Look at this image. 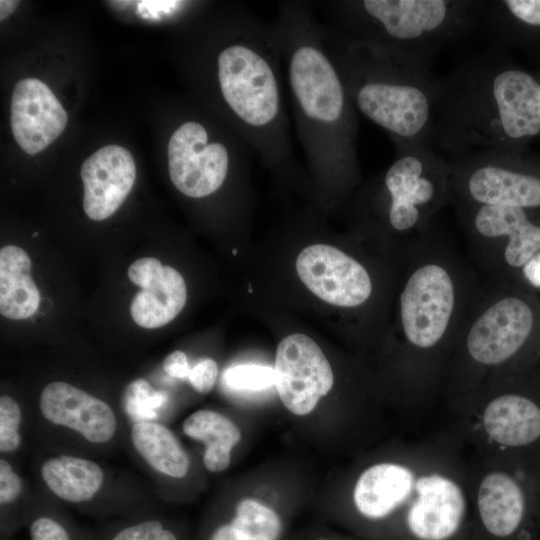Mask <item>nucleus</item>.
<instances>
[{
  "label": "nucleus",
  "instance_id": "34",
  "mask_svg": "<svg viewBox=\"0 0 540 540\" xmlns=\"http://www.w3.org/2000/svg\"><path fill=\"white\" fill-rule=\"evenodd\" d=\"M526 283L540 290V252L521 270Z\"/></svg>",
  "mask_w": 540,
  "mask_h": 540
},
{
  "label": "nucleus",
  "instance_id": "8",
  "mask_svg": "<svg viewBox=\"0 0 540 540\" xmlns=\"http://www.w3.org/2000/svg\"><path fill=\"white\" fill-rule=\"evenodd\" d=\"M214 132L206 123L188 119L169 138V177L186 197L202 199L213 195L232 174H245L249 158L254 155L233 127L218 136Z\"/></svg>",
  "mask_w": 540,
  "mask_h": 540
},
{
  "label": "nucleus",
  "instance_id": "16",
  "mask_svg": "<svg viewBox=\"0 0 540 540\" xmlns=\"http://www.w3.org/2000/svg\"><path fill=\"white\" fill-rule=\"evenodd\" d=\"M83 209L101 221L113 215L132 190L136 165L129 150L119 145L98 149L82 164Z\"/></svg>",
  "mask_w": 540,
  "mask_h": 540
},
{
  "label": "nucleus",
  "instance_id": "11",
  "mask_svg": "<svg viewBox=\"0 0 540 540\" xmlns=\"http://www.w3.org/2000/svg\"><path fill=\"white\" fill-rule=\"evenodd\" d=\"M275 386L283 405L293 414H309L334 383L330 363L317 343L302 333L285 337L275 357Z\"/></svg>",
  "mask_w": 540,
  "mask_h": 540
},
{
  "label": "nucleus",
  "instance_id": "27",
  "mask_svg": "<svg viewBox=\"0 0 540 540\" xmlns=\"http://www.w3.org/2000/svg\"><path fill=\"white\" fill-rule=\"evenodd\" d=\"M223 380L233 390L260 391L275 385L276 376L270 366L239 364L226 369Z\"/></svg>",
  "mask_w": 540,
  "mask_h": 540
},
{
  "label": "nucleus",
  "instance_id": "3",
  "mask_svg": "<svg viewBox=\"0 0 540 540\" xmlns=\"http://www.w3.org/2000/svg\"><path fill=\"white\" fill-rule=\"evenodd\" d=\"M220 28L211 76L220 109L263 163L277 172H293L282 59L272 23L244 6L229 12Z\"/></svg>",
  "mask_w": 540,
  "mask_h": 540
},
{
  "label": "nucleus",
  "instance_id": "12",
  "mask_svg": "<svg viewBox=\"0 0 540 540\" xmlns=\"http://www.w3.org/2000/svg\"><path fill=\"white\" fill-rule=\"evenodd\" d=\"M295 268L314 295L334 306L357 308L373 293L367 268L331 245L313 244L304 248L296 258Z\"/></svg>",
  "mask_w": 540,
  "mask_h": 540
},
{
  "label": "nucleus",
  "instance_id": "24",
  "mask_svg": "<svg viewBox=\"0 0 540 540\" xmlns=\"http://www.w3.org/2000/svg\"><path fill=\"white\" fill-rule=\"evenodd\" d=\"M134 447L148 464L160 473L182 478L189 469V458L177 438L165 426L141 421L131 430Z\"/></svg>",
  "mask_w": 540,
  "mask_h": 540
},
{
  "label": "nucleus",
  "instance_id": "36",
  "mask_svg": "<svg viewBox=\"0 0 540 540\" xmlns=\"http://www.w3.org/2000/svg\"><path fill=\"white\" fill-rule=\"evenodd\" d=\"M37 235H38V233H34V234H33V237H35V236H37Z\"/></svg>",
  "mask_w": 540,
  "mask_h": 540
},
{
  "label": "nucleus",
  "instance_id": "30",
  "mask_svg": "<svg viewBox=\"0 0 540 540\" xmlns=\"http://www.w3.org/2000/svg\"><path fill=\"white\" fill-rule=\"evenodd\" d=\"M29 533L31 540H74L68 527L47 515L35 517L29 525Z\"/></svg>",
  "mask_w": 540,
  "mask_h": 540
},
{
  "label": "nucleus",
  "instance_id": "25",
  "mask_svg": "<svg viewBox=\"0 0 540 540\" xmlns=\"http://www.w3.org/2000/svg\"><path fill=\"white\" fill-rule=\"evenodd\" d=\"M230 523L246 540H277L281 531L279 516L271 508L250 498L237 504Z\"/></svg>",
  "mask_w": 540,
  "mask_h": 540
},
{
  "label": "nucleus",
  "instance_id": "4",
  "mask_svg": "<svg viewBox=\"0 0 540 540\" xmlns=\"http://www.w3.org/2000/svg\"><path fill=\"white\" fill-rule=\"evenodd\" d=\"M322 37L356 112L384 130L395 149L431 145L437 93L431 65L330 25H322Z\"/></svg>",
  "mask_w": 540,
  "mask_h": 540
},
{
  "label": "nucleus",
  "instance_id": "29",
  "mask_svg": "<svg viewBox=\"0 0 540 540\" xmlns=\"http://www.w3.org/2000/svg\"><path fill=\"white\" fill-rule=\"evenodd\" d=\"M107 540H179V538L161 521L146 519L120 528Z\"/></svg>",
  "mask_w": 540,
  "mask_h": 540
},
{
  "label": "nucleus",
  "instance_id": "6",
  "mask_svg": "<svg viewBox=\"0 0 540 540\" xmlns=\"http://www.w3.org/2000/svg\"><path fill=\"white\" fill-rule=\"evenodd\" d=\"M371 207L388 230L411 241L451 203V168L431 145L395 149V159L372 187Z\"/></svg>",
  "mask_w": 540,
  "mask_h": 540
},
{
  "label": "nucleus",
  "instance_id": "15",
  "mask_svg": "<svg viewBox=\"0 0 540 540\" xmlns=\"http://www.w3.org/2000/svg\"><path fill=\"white\" fill-rule=\"evenodd\" d=\"M466 493L446 471L429 469L417 498L405 515L411 534L419 540H447L462 525Z\"/></svg>",
  "mask_w": 540,
  "mask_h": 540
},
{
  "label": "nucleus",
  "instance_id": "28",
  "mask_svg": "<svg viewBox=\"0 0 540 540\" xmlns=\"http://www.w3.org/2000/svg\"><path fill=\"white\" fill-rule=\"evenodd\" d=\"M21 421V411L18 403L7 395L0 398V450L11 452L20 445L18 428Z\"/></svg>",
  "mask_w": 540,
  "mask_h": 540
},
{
  "label": "nucleus",
  "instance_id": "21",
  "mask_svg": "<svg viewBox=\"0 0 540 540\" xmlns=\"http://www.w3.org/2000/svg\"><path fill=\"white\" fill-rule=\"evenodd\" d=\"M28 253L15 245L0 250V313L12 320L31 317L40 304V293L30 275Z\"/></svg>",
  "mask_w": 540,
  "mask_h": 540
},
{
  "label": "nucleus",
  "instance_id": "10",
  "mask_svg": "<svg viewBox=\"0 0 540 540\" xmlns=\"http://www.w3.org/2000/svg\"><path fill=\"white\" fill-rule=\"evenodd\" d=\"M448 161L451 203L540 210V169L521 162L518 151H485Z\"/></svg>",
  "mask_w": 540,
  "mask_h": 540
},
{
  "label": "nucleus",
  "instance_id": "37",
  "mask_svg": "<svg viewBox=\"0 0 540 540\" xmlns=\"http://www.w3.org/2000/svg\"><path fill=\"white\" fill-rule=\"evenodd\" d=\"M538 82H539V86H540V80H538Z\"/></svg>",
  "mask_w": 540,
  "mask_h": 540
},
{
  "label": "nucleus",
  "instance_id": "2",
  "mask_svg": "<svg viewBox=\"0 0 540 540\" xmlns=\"http://www.w3.org/2000/svg\"><path fill=\"white\" fill-rule=\"evenodd\" d=\"M540 133L538 80L492 45L437 79L430 142L449 160L518 151Z\"/></svg>",
  "mask_w": 540,
  "mask_h": 540
},
{
  "label": "nucleus",
  "instance_id": "33",
  "mask_svg": "<svg viewBox=\"0 0 540 540\" xmlns=\"http://www.w3.org/2000/svg\"><path fill=\"white\" fill-rule=\"evenodd\" d=\"M165 372L175 378H188L191 368L184 352L176 350L170 353L163 362Z\"/></svg>",
  "mask_w": 540,
  "mask_h": 540
},
{
  "label": "nucleus",
  "instance_id": "17",
  "mask_svg": "<svg viewBox=\"0 0 540 540\" xmlns=\"http://www.w3.org/2000/svg\"><path fill=\"white\" fill-rule=\"evenodd\" d=\"M426 469L383 462L365 469L358 477L353 500L358 512L370 519H381L401 507L416 502Z\"/></svg>",
  "mask_w": 540,
  "mask_h": 540
},
{
  "label": "nucleus",
  "instance_id": "32",
  "mask_svg": "<svg viewBox=\"0 0 540 540\" xmlns=\"http://www.w3.org/2000/svg\"><path fill=\"white\" fill-rule=\"evenodd\" d=\"M21 492V481L13 472L11 465L4 459L0 460V503L10 504L17 499Z\"/></svg>",
  "mask_w": 540,
  "mask_h": 540
},
{
  "label": "nucleus",
  "instance_id": "19",
  "mask_svg": "<svg viewBox=\"0 0 540 540\" xmlns=\"http://www.w3.org/2000/svg\"><path fill=\"white\" fill-rule=\"evenodd\" d=\"M481 425L488 439L499 446H529L540 439V406L521 393L503 392L485 404Z\"/></svg>",
  "mask_w": 540,
  "mask_h": 540
},
{
  "label": "nucleus",
  "instance_id": "9",
  "mask_svg": "<svg viewBox=\"0 0 540 540\" xmlns=\"http://www.w3.org/2000/svg\"><path fill=\"white\" fill-rule=\"evenodd\" d=\"M473 254L490 282L521 270L540 252V224L521 208L453 203Z\"/></svg>",
  "mask_w": 540,
  "mask_h": 540
},
{
  "label": "nucleus",
  "instance_id": "7",
  "mask_svg": "<svg viewBox=\"0 0 540 540\" xmlns=\"http://www.w3.org/2000/svg\"><path fill=\"white\" fill-rule=\"evenodd\" d=\"M538 324L529 299L503 282L485 284L459 335L458 349L470 365L494 369L508 364L528 344Z\"/></svg>",
  "mask_w": 540,
  "mask_h": 540
},
{
  "label": "nucleus",
  "instance_id": "20",
  "mask_svg": "<svg viewBox=\"0 0 540 540\" xmlns=\"http://www.w3.org/2000/svg\"><path fill=\"white\" fill-rule=\"evenodd\" d=\"M476 503L485 529L500 538L516 532L526 510L521 484L503 470H493L483 476L477 488Z\"/></svg>",
  "mask_w": 540,
  "mask_h": 540
},
{
  "label": "nucleus",
  "instance_id": "14",
  "mask_svg": "<svg viewBox=\"0 0 540 540\" xmlns=\"http://www.w3.org/2000/svg\"><path fill=\"white\" fill-rule=\"evenodd\" d=\"M128 277L141 290L133 297L130 313L140 327L154 329L171 322L187 300L183 276L159 259L145 257L128 268Z\"/></svg>",
  "mask_w": 540,
  "mask_h": 540
},
{
  "label": "nucleus",
  "instance_id": "22",
  "mask_svg": "<svg viewBox=\"0 0 540 540\" xmlns=\"http://www.w3.org/2000/svg\"><path fill=\"white\" fill-rule=\"evenodd\" d=\"M41 476L59 498L80 503L91 500L103 483V471L93 461L57 456L42 464Z\"/></svg>",
  "mask_w": 540,
  "mask_h": 540
},
{
  "label": "nucleus",
  "instance_id": "23",
  "mask_svg": "<svg viewBox=\"0 0 540 540\" xmlns=\"http://www.w3.org/2000/svg\"><path fill=\"white\" fill-rule=\"evenodd\" d=\"M184 433L205 443L203 462L212 472L225 470L231 450L240 441L239 428L224 415L212 410H198L183 422Z\"/></svg>",
  "mask_w": 540,
  "mask_h": 540
},
{
  "label": "nucleus",
  "instance_id": "26",
  "mask_svg": "<svg viewBox=\"0 0 540 540\" xmlns=\"http://www.w3.org/2000/svg\"><path fill=\"white\" fill-rule=\"evenodd\" d=\"M167 400L163 392L154 390L144 379L132 381L124 393L125 410L131 416L152 419Z\"/></svg>",
  "mask_w": 540,
  "mask_h": 540
},
{
  "label": "nucleus",
  "instance_id": "18",
  "mask_svg": "<svg viewBox=\"0 0 540 540\" xmlns=\"http://www.w3.org/2000/svg\"><path fill=\"white\" fill-rule=\"evenodd\" d=\"M44 418L68 427L93 443L109 441L116 431V417L111 407L73 385L55 381L44 387L40 396Z\"/></svg>",
  "mask_w": 540,
  "mask_h": 540
},
{
  "label": "nucleus",
  "instance_id": "1",
  "mask_svg": "<svg viewBox=\"0 0 540 540\" xmlns=\"http://www.w3.org/2000/svg\"><path fill=\"white\" fill-rule=\"evenodd\" d=\"M272 26L308 164L322 182L350 185L359 173L357 112L325 47L312 4L279 2Z\"/></svg>",
  "mask_w": 540,
  "mask_h": 540
},
{
  "label": "nucleus",
  "instance_id": "5",
  "mask_svg": "<svg viewBox=\"0 0 540 540\" xmlns=\"http://www.w3.org/2000/svg\"><path fill=\"white\" fill-rule=\"evenodd\" d=\"M331 27L431 65L436 54L482 29L488 0L324 2Z\"/></svg>",
  "mask_w": 540,
  "mask_h": 540
},
{
  "label": "nucleus",
  "instance_id": "35",
  "mask_svg": "<svg viewBox=\"0 0 540 540\" xmlns=\"http://www.w3.org/2000/svg\"><path fill=\"white\" fill-rule=\"evenodd\" d=\"M19 1L1 0L0 1V19L3 20L9 16L18 6Z\"/></svg>",
  "mask_w": 540,
  "mask_h": 540
},
{
  "label": "nucleus",
  "instance_id": "31",
  "mask_svg": "<svg viewBox=\"0 0 540 540\" xmlns=\"http://www.w3.org/2000/svg\"><path fill=\"white\" fill-rule=\"evenodd\" d=\"M218 375V366L213 359H204L191 368L188 375L190 384L200 393H208L213 388Z\"/></svg>",
  "mask_w": 540,
  "mask_h": 540
},
{
  "label": "nucleus",
  "instance_id": "13",
  "mask_svg": "<svg viewBox=\"0 0 540 540\" xmlns=\"http://www.w3.org/2000/svg\"><path fill=\"white\" fill-rule=\"evenodd\" d=\"M12 134L22 150L35 155L64 131L68 115L51 89L36 78L17 82L11 98Z\"/></svg>",
  "mask_w": 540,
  "mask_h": 540
}]
</instances>
